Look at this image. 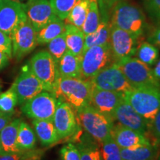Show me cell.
I'll list each match as a JSON object with an SVG mask.
<instances>
[{
	"label": "cell",
	"instance_id": "obj_11",
	"mask_svg": "<svg viewBox=\"0 0 160 160\" xmlns=\"http://www.w3.org/2000/svg\"><path fill=\"white\" fill-rule=\"evenodd\" d=\"M89 81L98 88L122 93L134 89L115 63L99 72Z\"/></svg>",
	"mask_w": 160,
	"mask_h": 160
},
{
	"label": "cell",
	"instance_id": "obj_3",
	"mask_svg": "<svg viewBox=\"0 0 160 160\" xmlns=\"http://www.w3.org/2000/svg\"><path fill=\"white\" fill-rule=\"evenodd\" d=\"M74 113L78 125L95 141L102 143L111 137L113 122L94 108L88 105Z\"/></svg>",
	"mask_w": 160,
	"mask_h": 160
},
{
	"label": "cell",
	"instance_id": "obj_40",
	"mask_svg": "<svg viewBox=\"0 0 160 160\" xmlns=\"http://www.w3.org/2000/svg\"><path fill=\"white\" fill-rule=\"evenodd\" d=\"M12 116H13V114L5 113L3 112L0 111V131L11 121Z\"/></svg>",
	"mask_w": 160,
	"mask_h": 160
},
{
	"label": "cell",
	"instance_id": "obj_19",
	"mask_svg": "<svg viewBox=\"0 0 160 160\" xmlns=\"http://www.w3.org/2000/svg\"><path fill=\"white\" fill-rule=\"evenodd\" d=\"M21 122V119L11 120L0 131V145L3 153H18L22 151L18 148L17 144L18 131Z\"/></svg>",
	"mask_w": 160,
	"mask_h": 160
},
{
	"label": "cell",
	"instance_id": "obj_25",
	"mask_svg": "<svg viewBox=\"0 0 160 160\" xmlns=\"http://www.w3.org/2000/svg\"><path fill=\"white\" fill-rule=\"evenodd\" d=\"M89 4L90 0H78L68 16L64 20L65 23L81 29L87 17Z\"/></svg>",
	"mask_w": 160,
	"mask_h": 160
},
{
	"label": "cell",
	"instance_id": "obj_24",
	"mask_svg": "<svg viewBox=\"0 0 160 160\" xmlns=\"http://www.w3.org/2000/svg\"><path fill=\"white\" fill-rule=\"evenodd\" d=\"M65 31V23L59 18L52 21L37 32V44L45 45L62 34Z\"/></svg>",
	"mask_w": 160,
	"mask_h": 160
},
{
	"label": "cell",
	"instance_id": "obj_20",
	"mask_svg": "<svg viewBox=\"0 0 160 160\" xmlns=\"http://www.w3.org/2000/svg\"><path fill=\"white\" fill-rule=\"evenodd\" d=\"M120 152L123 160H157L160 147L148 144L133 148L120 149Z\"/></svg>",
	"mask_w": 160,
	"mask_h": 160
},
{
	"label": "cell",
	"instance_id": "obj_30",
	"mask_svg": "<svg viewBox=\"0 0 160 160\" xmlns=\"http://www.w3.org/2000/svg\"><path fill=\"white\" fill-rule=\"evenodd\" d=\"M48 49L51 55L58 63L65 52L68 51L65 33L52 39L50 42L48 43Z\"/></svg>",
	"mask_w": 160,
	"mask_h": 160
},
{
	"label": "cell",
	"instance_id": "obj_14",
	"mask_svg": "<svg viewBox=\"0 0 160 160\" xmlns=\"http://www.w3.org/2000/svg\"><path fill=\"white\" fill-rule=\"evenodd\" d=\"M58 100L53 122L60 140L76 134L79 129V125L74 111L71 106L65 102Z\"/></svg>",
	"mask_w": 160,
	"mask_h": 160
},
{
	"label": "cell",
	"instance_id": "obj_34",
	"mask_svg": "<svg viewBox=\"0 0 160 160\" xmlns=\"http://www.w3.org/2000/svg\"><path fill=\"white\" fill-rule=\"evenodd\" d=\"M53 12L60 19L65 20L78 0H49Z\"/></svg>",
	"mask_w": 160,
	"mask_h": 160
},
{
	"label": "cell",
	"instance_id": "obj_36",
	"mask_svg": "<svg viewBox=\"0 0 160 160\" xmlns=\"http://www.w3.org/2000/svg\"><path fill=\"white\" fill-rule=\"evenodd\" d=\"M143 4L149 17L155 22H160V0H144Z\"/></svg>",
	"mask_w": 160,
	"mask_h": 160
},
{
	"label": "cell",
	"instance_id": "obj_1",
	"mask_svg": "<svg viewBox=\"0 0 160 160\" xmlns=\"http://www.w3.org/2000/svg\"><path fill=\"white\" fill-rule=\"evenodd\" d=\"M110 22L139 37H142L148 26L142 9L125 0L116 3L110 10Z\"/></svg>",
	"mask_w": 160,
	"mask_h": 160
},
{
	"label": "cell",
	"instance_id": "obj_6",
	"mask_svg": "<svg viewBox=\"0 0 160 160\" xmlns=\"http://www.w3.org/2000/svg\"><path fill=\"white\" fill-rule=\"evenodd\" d=\"M114 63L109 44L89 48L80 57V79L90 80L99 72Z\"/></svg>",
	"mask_w": 160,
	"mask_h": 160
},
{
	"label": "cell",
	"instance_id": "obj_44",
	"mask_svg": "<svg viewBox=\"0 0 160 160\" xmlns=\"http://www.w3.org/2000/svg\"><path fill=\"white\" fill-rule=\"evenodd\" d=\"M13 1H16V2H21L24 1V0H13Z\"/></svg>",
	"mask_w": 160,
	"mask_h": 160
},
{
	"label": "cell",
	"instance_id": "obj_4",
	"mask_svg": "<svg viewBox=\"0 0 160 160\" xmlns=\"http://www.w3.org/2000/svg\"><path fill=\"white\" fill-rule=\"evenodd\" d=\"M133 108L147 122L148 128L160 111V88H134L123 93Z\"/></svg>",
	"mask_w": 160,
	"mask_h": 160
},
{
	"label": "cell",
	"instance_id": "obj_5",
	"mask_svg": "<svg viewBox=\"0 0 160 160\" xmlns=\"http://www.w3.org/2000/svg\"><path fill=\"white\" fill-rule=\"evenodd\" d=\"M115 64L133 88H160V82L153 74V70L137 58L130 57Z\"/></svg>",
	"mask_w": 160,
	"mask_h": 160
},
{
	"label": "cell",
	"instance_id": "obj_39",
	"mask_svg": "<svg viewBox=\"0 0 160 160\" xmlns=\"http://www.w3.org/2000/svg\"><path fill=\"white\" fill-rule=\"evenodd\" d=\"M148 41L152 45H155L156 47L160 48V25L156 27L150 33L148 37Z\"/></svg>",
	"mask_w": 160,
	"mask_h": 160
},
{
	"label": "cell",
	"instance_id": "obj_35",
	"mask_svg": "<svg viewBox=\"0 0 160 160\" xmlns=\"http://www.w3.org/2000/svg\"><path fill=\"white\" fill-rule=\"evenodd\" d=\"M147 137L152 145L160 147V111L149 127Z\"/></svg>",
	"mask_w": 160,
	"mask_h": 160
},
{
	"label": "cell",
	"instance_id": "obj_33",
	"mask_svg": "<svg viewBox=\"0 0 160 160\" xmlns=\"http://www.w3.org/2000/svg\"><path fill=\"white\" fill-rule=\"evenodd\" d=\"M17 104V94L11 88L4 93H0V111L13 114Z\"/></svg>",
	"mask_w": 160,
	"mask_h": 160
},
{
	"label": "cell",
	"instance_id": "obj_47",
	"mask_svg": "<svg viewBox=\"0 0 160 160\" xmlns=\"http://www.w3.org/2000/svg\"><path fill=\"white\" fill-rule=\"evenodd\" d=\"M0 93H1V88H0Z\"/></svg>",
	"mask_w": 160,
	"mask_h": 160
},
{
	"label": "cell",
	"instance_id": "obj_22",
	"mask_svg": "<svg viewBox=\"0 0 160 160\" xmlns=\"http://www.w3.org/2000/svg\"><path fill=\"white\" fill-rule=\"evenodd\" d=\"M65 42L68 50L77 57H81L85 46V34L81 29L65 24Z\"/></svg>",
	"mask_w": 160,
	"mask_h": 160
},
{
	"label": "cell",
	"instance_id": "obj_12",
	"mask_svg": "<svg viewBox=\"0 0 160 160\" xmlns=\"http://www.w3.org/2000/svg\"><path fill=\"white\" fill-rule=\"evenodd\" d=\"M27 19L25 4L13 0H0V31L11 37L14 30Z\"/></svg>",
	"mask_w": 160,
	"mask_h": 160
},
{
	"label": "cell",
	"instance_id": "obj_29",
	"mask_svg": "<svg viewBox=\"0 0 160 160\" xmlns=\"http://www.w3.org/2000/svg\"><path fill=\"white\" fill-rule=\"evenodd\" d=\"M93 139H80L77 142L80 160H103L101 151Z\"/></svg>",
	"mask_w": 160,
	"mask_h": 160
},
{
	"label": "cell",
	"instance_id": "obj_16",
	"mask_svg": "<svg viewBox=\"0 0 160 160\" xmlns=\"http://www.w3.org/2000/svg\"><path fill=\"white\" fill-rule=\"evenodd\" d=\"M25 12L28 19L37 32L57 18L49 0H28Z\"/></svg>",
	"mask_w": 160,
	"mask_h": 160
},
{
	"label": "cell",
	"instance_id": "obj_18",
	"mask_svg": "<svg viewBox=\"0 0 160 160\" xmlns=\"http://www.w3.org/2000/svg\"><path fill=\"white\" fill-rule=\"evenodd\" d=\"M111 137L120 149L133 148L138 146L151 144L145 135L120 124L113 125Z\"/></svg>",
	"mask_w": 160,
	"mask_h": 160
},
{
	"label": "cell",
	"instance_id": "obj_23",
	"mask_svg": "<svg viewBox=\"0 0 160 160\" xmlns=\"http://www.w3.org/2000/svg\"><path fill=\"white\" fill-rule=\"evenodd\" d=\"M57 68L60 77L80 78V57L68 50L58 62Z\"/></svg>",
	"mask_w": 160,
	"mask_h": 160
},
{
	"label": "cell",
	"instance_id": "obj_13",
	"mask_svg": "<svg viewBox=\"0 0 160 160\" xmlns=\"http://www.w3.org/2000/svg\"><path fill=\"white\" fill-rule=\"evenodd\" d=\"M11 88L17 94L18 104L22 105L42 92L45 87L31 71L29 66L26 65L13 82Z\"/></svg>",
	"mask_w": 160,
	"mask_h": 160
},
{
	"label": "cell",
	"instance_id": "obj_32",
	"mask_svg": "<svg viewBox=\"0 0 160 160\" xmlns=\"http://www.w3.org/2000/svg\"><path fill=\"white\" fill-rule=\"evenodd\" d=\"M102 144L101 153L103 160H123L120 148L111 137L105 139Z\"/></svg>",
	"mask_w": 160,
	"mask_h": 160
},
{
	"label": "cell",
	"instance_id": "obj_21",
	"mask_svg": "<svg viewBox=\"0 0 160 160\" xmlns=\"http://www.w3.org/2000/svg\"><path fill=\"white\" fill-rule=\"evenodd\" d=\"M32 123L37 137L42 145H51L59 140L53 120L33 119Z\"/></svg>",
	"mask_w": 160,
	"mask_h": 160
},
{
	"label": "cell",
	"instance_id": "obj_26",
	"mask_svg": "<svg viewBox=\"0 0 160 160\" xmlns=\"http://www.w3.org/2000/svg\"><path fill=\"white\" fill-rule=\"evenodd\" d=\"M36 142H37V137L33 129L28 123L21 122L17 138L18 148L21 151L31 150L34 148Z\"/></svg>",
	"mask_w": 160,
	"mask_h": 160
},
{
	"label": "cell",
	"instance_id": "obj_43",
	"mask_svg": "<svg viewBox=\"0 0 160 160\" xmlns=\"http://www.w3.org/2000/svg\"><path fill=\"white\" fill-rule=\"evenodd\" d=\"M153 74L158 79L160 80V59L157 62V63L156 64L155 68L153 70Z\"/></svg>",
	"mask_w": 160,
	"mask_h": 160
},
{
	"label": "cell",
	"instance_id": "obj_31",
	"mask_svg": "<svg viewBox=\"0 0 160 160\" xmlns=\"http://www.w3.org/2000/svg\"><path fill=\"white\" fill-rule=\"evenodd\" d=\"M43 152L41 150H28L18 153H0V160H40Z\"/></svg>",
	"mask_w": 160,
	"mask_h": 160
},
{
	"label": "cell",
	"instance_id": "obj_38",
	"mask_svg": "<svg viewBox=\"0 0 160 160\" xmlns=\"http://www.w3.org/2000/svg\"><path fill=\"white\" fill-rule=\"evenodd\" d=\"M0 51L5 53L10 59L13 57L11 38L2 31H0Z\"/></svg>",
	"mask_w": 160,
	"mask_h": 160
},
{
	"label": "cell",
	"instance_id": "obj_46",
	"mask_svg": "<svg viewBox=\"0 0 160 160\" xmlns=\"http://www.w3.org/2000/svg\"><path fill=\"white\" fill-rule=\"evenodd\" d=\"M157 160H160V153H159V157H158V159Z\"/></svg>",
	"mask_w": 160,
	"mask_h": 160
},
{
	"label": "cell",
	"instance_id": "obj_7",
	"mask_svg": "<svg viewBox=\"0 0 160 160\" xmlns=\"http://www.w3.org/2000/svg\"><path fill=\"white\" fill-rule=\"evenodd\" d=\"M29 68L40 80L45 91L53 94L59 77L57 62L48 51H41L33 56L28 63Z\"/></svg>",
	"mask_w": 160,
	"mask_h": 160
},
{
	"label": "cell",
	"instance_id": "obj_28",
	"mask_svg": "<svg viewBox=\"0 0 160 160\" xmlns=\"http://www.w3.org/2000/svg\"><path fill=\"white\" fill-rule=\"evenodd\" d=\"M159 55V51L157 47L148 42H142L138 45L134 56L143 63L151 66L157 62Z\"/></svg>",
	"mask_w": 160,
	"mask_h": 160
},
{
	"label": "cell",
	"instance_id": "obj_8",
	"mask_svg": "<svg viewBox=\"0 0 160 160\" xmlns=\"http://www.w3.org/2000/svg\"><path fill=\"white\" fill-rule=\"evenodd\" d=\"M142 38L111 25L108 44L115 62L134 56Z\"/></svg>",
	"mask_w": 160,
	"mask_h": 160
},
{
	"label": "cell",
	"instance_id": "obj_17",
	"mask_svg": "<svg viewBox=\"0 0 160 160\" xmlns=\"http://www.w3.org/2000/svg\"><path fill=\"white\" fill-rule=\"evenodd\" d=\"M115 121L120 125L139 132L147 137L148 133V125L124 97L119 102L115 111Z\"/></svg>",
	"mask_w": 160,
	"mask_h": 160
},
{
	"label": "cell",
	"instance_id": "obj_37",
	"mask_svg": "<svg viewBox=\"0 0 160 160\" xmlns=\"http://www.w3.org/2000/svg\"><path fill=\"white\" fill-rule=\"evenodd\" d=\"M62 160H80L79 149L74 144L68 143L64 145L60 151Z\"/></svg>",
	"mask_w": 160,
	"mask_h": 160
},
{
	"label": "cell",
	"instance_id": "obj_42",
	"mask_svg": "<svg viewBox=\"0 0 160 160\" xmlns=\"http://www.w3.org/2000/svg\"><path fill=\"white\" fill-rule=\"evenodd\" d=\"M98 1L102 3L106 7V8L108 9L110 11V10L111 9V8L113 7L116 3L119 2L120 1H122V0H98Z\"/></svg>",
	"mask_w": 160,
	"mask_h": 160
},
{
	"label": "cell",
	"instance_id": "obj_9",
	"mask_svg": "<svg viewBox=\"0 0 160 160\" xmlns=\"http://www.w3.org/2000/svg\"><path fill=\"white\" fill-rule=\"evenodd\" d=\"M58 100L48 91H42L22 105V113L33 119L53 120Z\"/></svg>",
	"mask_w": 160,
	"mask_h": 160
},
{
	"label": "cell",
	"instance_id": "obj_2",
	"mask_svg": "<svg viewBox=\"0 0 160 160\" xmlns=\"http://www.w3.org/2000/svg\"><path fill=\"white\" fill-rule=\"evenodd\" d=\"M92 88L89 80L59 76L53 94L57 99L68 104L76 112L89 105Z\"/></svg>",
	"mask_w": 160,
	"mask_h": 160
},
{
	"label": "cell",
	"instance_id": "obj_45",
	"mask_svg": "<svg viewBox=\"0 0 160 160\" xmlns=\"http://www.w3.org/2000/svg\"><path fill=\"white\" fill-rule=\"evenodd\" d=\"M2 153V148H1V145H0V153Z\"/></svg>",
	"mask_w": 160,
	"mask_h": 160
},
{
	"label": "cell",
	"instance_id": "obj_41",
	"mask_svg": "<svg viewBox=\"0 0 160 160\" xmlns=\"http://www.w3.org/2000/svg\"><path fill=\"white\" fill-rule=\"evenodd\" d=\"M9 59L10 58L5 53L0 51V71L5 68L6 66L8 65Z\"/></svg>",
	"mask_w": 160,
	"mask_h": 160
},
{
	"label": "cell",
	"instance_id": "obj_15",
	"mask_svg": "<svg viewBox=\"0 0 160 160\" xmlns=\"http://www.w3.org/2000/svg\"><path fill=\"white\" fill-rule=\"evenodd\" d=\"M122 98L123 93L98 88L93 85L89 105L94 108L114 122L116 108Z\"/></svg>",
	"mask_w": 160,
	"mask_h": 160
},
{
	"label": "cell",
	"instance_id": "obj_10",
	"mask_svg": "<svg viewBox=\"0 0 160 160\" xmlns=\"http://www.w3.org/2000/svg\"><path fill=\"white\" fill-rule=\"evenodd\" d=\"M11 38L13 57H15L17 61L33 51L38 45L37 31L28 19L14 30Z\"/></svg>",
	"mask_w": 160,
	"mask_h": 160
},
{
	"label": "cell",
	"instance_id": "obj_27",
	"mask_svg": "<svg viewBox=\"0 0 160 160\" xmlns=\"http://www.w3.org/2000/svg\"><path fill=\"white\" fill-rule=\"evenodd\" d=\"M100 22V11L98 0H90L88 11L85 20L82 31L84 34L88 35L93 33L97 29Z\"/></svg>",
	"mask_w": 160,
	"mask_h": 160
}]
</instances>
